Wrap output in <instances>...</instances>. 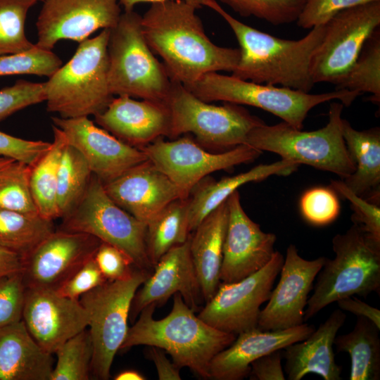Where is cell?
<instances>
[{
  "instance_id": "obj_1",
  "label": "cell",
  "mask_w": 380,
  "mask_h": 380,
  "mask_svg": "<svg viewBox=\"0 0 380 380\" xmlns=\"http://www.w3.org/2000/svg\"><path fill=\"white\" fill-rule=\"evenodd\" d=\"M196 9L183 0H167L151 4L141 15L148 44L163 59L170 78L184 86L209 72H232L240 58L239 48L220 46L210 39Z\"/></svg>"
},
{
  "instance_id": "obj_2",
  "label": "cell",
  "mask_w": 380,
  "mask_h": 380,
  "mask_svg": "<svg viewBox=\"0 0 380 380\" xmlns=\"http://www.w3.org/2000/svg\"><path fill=\"white\" fill-rule=\"evenodd\" d=\"M228 24L239 44L240 58L232 75L259 84L310 92L312 58L325 32L324 25L311 28L298 40L280 39L236 19L216 1L210 4Z\"/></svg>"
},
{
  "instance_id": "obj_3",
  "label": "cell",
  "mask_w": 380,
  "mask_h": 380,
  "mask_svg": "<svg viewBox=\"0 0 380 380\" xmlns=\"http://www.w3.org/2000/svg\"><path fill=\"white\" fill-rule=\"evenodd\" d=\"M170 312L155 319L157 307L151 304L139 313V319L129 327L120 350L137 346H156L165 350L179 367H187L203 379H209L213 357L229 346L236 335L217 329L200 319L175 293Z\"/></svg>"
},
{
  "instance_id": "obj_4",
  "label": "cell",
  "mask_w": 380,
  "mask_h": 380,
  "mask_svg": "<svg viewBox=\"0 0 380 380\" xmlns=\"http://www.w3.org/2000/svg\"><path fill=\"white\" fill-rule=\"evenodd\" d=\"M110 29L81 42L72 57L43 82L46 109L63 118L96 116L113 98L108 83Z\"/></svg>"
},
{
  "instance_id": "obj_5",
  "label": "cell",
  "mask_w": 380,
  "mask_h": 380,
  "mask_svg": "<svg viewBox=\"0 0 380 380\" xmlns=\"http://www.w3.org/2000/svg\"><path fill=\"white\" fill-rule=\"evenodd\" d=\"M334 259H325L314 291L308 298L304 321L337 300L357 295L366 297L380 289V242L353 223L332 239Z\"/></svg>"
},
{
  "instance_id": "obj_6",
  "label": "cell",
  "mask_w": 380,
  "mask_h": 380,
  "mask_svg": "<svg viewBox=\"0 0 380 380\" xmlns=\"http://www.w3.org/2000/svg\"><path fill=\"white\" fill-rule=\"evenodd\" d=\"M141 15L124 11L110 29L108 42V83L113 95L165 102L172 87L163 63L148 44Z\"/></svg>"
},
{
  "instance_id": "obj_7",
  "label": "cell",
  "mask_w": 380,
  "mask_h": 380,
  "mask_svg": "<svg viewBox=\"0 0 380 380\" xmlns=\"http://www.w3.org/2000/svg\"><path fill=\"white\" fill-rule=\"evenodd\" d=\"M343 104H330L328 123L314 131H302L285 122L274 125L265 123L248 134L245 144L261 151H270L281 158L332 172L342 179L355 170L342 134Z\"/></svg>"
},
{
  "instance_id": "obj_8",
  "label": "cell",
  "mask_w": 380,
  "mask_h": 380,
  "mask_svg": "<svg viewBox=\"0 0 380 380\" xmlns=\"http://www.w3.org/2000/svg\"><path fill=\"white\" fill-rule=\"evenodd\" d=\"M203 101H224L254 106L271 113L291 126L302 129L303 122L314 107L331 100L350 106L360 95L347 89H336L322 94L259 84L226 75L209 72L191 84L184 86Z\"/></svg>"
},
{
  "instance_id": "obj_9",
  "label": "cell",
  "mask_w": 380,
  "mask_h": 380,
  "mask_svg": "<svg viewBox=\"0 0 380 380\" xmlns=\"http://www.w3.org/2000/svg\"><path fill=\"white\" fill-rule=\"evenodd\" d=\"M165 103L170 115L169 138L192 134L200 144L224 151L245 144L248 133L265 123L241 105L203 101L176 81Z\"/></svg>"
},
{
  "instance_id": "obj_10",
  "label": "cell",
  "mask_w": 380,
  "mask_h": 380,
  "mask_svg": "<svg viewBox=\"0 0 380 380\" xmlns=\"http://www.w3.org/2000/svg\"><path fill=\"white\" fill-rule=\"evenodd\" d=\"M151 272L136 268L127 278L107 280L82 294L79 300L89 315L94 353L91 376L108 380L117 352L129 329L127 322L135 293Z\"/></svg>"
},
{
  "instance_id": "obj_11",
  "label": "cell",
  "mask_w": 380,
  "mask_h": 380,
  "mask_svg": "<svg viewBox=\"0 0 380 380\" xmlns=\"http://www.w3.org/2000/svg\"><path fill=\"white\" fill-rule=\"evenodd\" d=\"M61 219L59 229L92 235L120 249L137 268L152 272L146 244L147 225L115 203L95 175L77 207Z\"/></svg>"
},
{
  "instance_id": "obj_12",
  "label": "cell",
  "mask_w": 380,
  "mask_h": 380,
  "mask_svg": "<svg viewBox=\"0 0 380 380\" xmlns=\"http://www.w3.org/2000/svg\"><path fill=\"white\" fill-rule=\"evenodd\" d=\"M380 25V1L343 10L326 24L325 32L310 63L314 84H335L351 68Z\"/></svg>"
},
{
  "instance_id": "obj_13",
  "label": "cell",
  "mask_w": 380,
  "mask_h": 380,
  "mask_svg": "<svg viewBox=\"0 0 380 380\" xmlns=\"http://www.w3.org/2000/svg\"><path fill=\"white\" fill-rule=\"evenodd\" d=\"M139 149L178 187L184 198H187L193 188L210 173L250 163L262 153L261 151L247 144L220 153H210L188 137L172 141H165L159 137Z\"/></svg>"
},
{
  "instance_id": "obj_14",
  "label": "cell",
  "mask_w": 380,
  "mask_h": 380,
  "mask_svg": "<svg viewBox=\"0 0 380 380\" xmlns=\"http://www.w3.org/2000/svg\"><path fill=\"white\" fill-rule=\"evenodd\" d=\"M275 251L270 261L256 272L235 282H221L198 317L221 331L238 335L256 328L260 306L268 300L284 263Z\"/></svg>"
},
{
  "instance_id": "obj_15",
  "label": "cell",
  "mask_w": 380,
  "mask_h": 380,
  "mask_svg": "<svg viewBox=\"0 0 380 380\" xmlns=\"http://www.w3.org/2000/svg\"><path fill=\"white\" fill-rule=\"evenodd\" d=\"M101 243L88 234L56 229L23 258L25 288L57 291L95 255Z\"/></svg>"
},
{
  "instance_id": "obj_16",
  "label": "cell",
  "mask_w": 380,
  "mask_h": 380,
  "mask_svg": "<svg viewBox=\"0 0 380 380\" xmlns=\"http://www.w3.org/2000/svg\"><path fill=\"white\" fill-rule=\"evenodd\" d=\"M36 23L41 49L63 39L80 43L99 29H111L122 14L118 0H45Z\"/></svg>"
},
{
  "instance_id": "obj_17",
  "label": "cell",
  "mask_w": 380,
  "mask_h": 380,
  "mask_svg": "<svg viewBox=\"0 0 380 380\" xmlns=\"http://www.w3.org/2000/svg\"><path fill=\"white\" fill-rule=\"evenodd\" d=\"M325 259H304L295 245L288 246L279 282L272 290L266 306L260 310L258 329L281 330L304 323L308 295Z\"/></svg>"
},
{
  "instance_id": "obj_18",
  "label": "cell",
  "mask_w": 380,
  "mask_h": 380,
  "mask_svg": "<svg viewBox=\"0 0 380 380\" xmlns=\"http://www.w3.org/2000/svg\"><path fill=\"white\" fill-rule=\"evenodd\" d=\"M51 119L53 125L63 133L67 144L82 154L92 173L103 184L148 160L143 151L96 126L88 117Z\"/></svg>"
},
{
  "instance_id": "obj_19",
  "label": "cell",
  "mask_w": 380,
  "mask_h": 380,
  "mask_svg": "<svg viewBox=\"0 0 380 380\" xmlns=\"http://www.w3.org/2000/svg\"><path fill=\"white\" fill-rule=\"evenodd\" d=\"M228 222L223 245L221 282L238 281L272 259L277 236L263 232L244 211L236 190L227 199Z\"/></svg>"
},
{
  "instance_id": "obj_20",
  "label": "cell",
  "mask_w": 380,
  "mask_h": 380,
  "mask_svg": "<svg viewBox=\"0 0 380 380\" xmlns=\"http://www.w3.org/2000/svg\"><path fill=\"white\" fill-rule=\"evenodd\" d=\"M22 320L36 342L53 355L65 341L88 327L89 315L79 300L56 291L26 288Z\"/></svg>"
},
{
  "instance_id": "obj_21",
  "label": "cell",
  "mask_w": 380,
  "mask_h": 380,
  "mask_svg": "<svg viewBox=\"0 0 380 380\" xmlns=\"http://www.w3.org/2000/svg\"><path fill=\"white\" fill-rule=\"evenodd\" d=\"M132 299L129 319L134 322L141 310L151 304L160 306L175 293L195 312L204 301L201 287L189 248V237L184 243L166 252Z\"/></svg>"
},
{
  "instance_id": "obj_22",
  "label": "cell",
  "mask_w": 380,
  "mask_h": 380,
  "mask_svg": "<svg viewBox=\"0 0 380 380\" xmlns=\"http://www.w3.org/2000/svg\"><path fill=\"white\" fill-rule=\"evenodd\" d=\"M103 186L115 203L146 225L167 204L184 198L178 187L148 160Z\"/></svg>"
},
{
  "instance_id": "obj_23",
  "label": "cell",
  "mask_w": 380,
  "mask_h": 380,
  "mask_svg": "<svg viewBox=\"0 0 380 380\" xmlns=\"http://www.w3.org/2000/svg\"><path fill=\"white\" fill-rule=\"evenodd\" d=\"M94 117L101 127L138 148L159 137H169L170 115L163 101L118 96Z\"/></svg>"
},
{
  "instance_id": "obj_24",
  "label": "cell",
  "mask_w": 380,
  "mask_h": 380,
  "mask_svg": "<svg viewBox=\"0 0 380 380\" xmlns=\"http://www.w3.org/2000/svg\"><path fill=\"white\" fill-rule=\"evenodd\" d=\"M314 327L305 323L281 329L253 328L237 335L234 342L212 360L209 374L214 380H241L249 375L251 364L272 352L305 339Z\"/></svg>"
},
{
  "instance_id": "obj_25",
  "label": "cell",
  "mask_w": 380,
  "mask_h": 380,
  "mask_svg": "<svg viewBox=\"0 0 380 380\" xmlns=\"http://www.w3.org/2000/svg\"><path fill=\"white\" fill-rule=\"evenodd\" d=\"M346 318L343 311L336 309L305 339L284 348L288 379L300 380L308 374H316L324 380L341 379V367L335 361L333 346Z\"/></svg>"
},
{
  "instance_id": "obj_26",
  "label": "cell",
  "mask_w": 380,
  "mask_h": 380,
  "mask_svg": "<svg viewBox=\"0 0 380 380\" xmlns=\"http://www.w3.org/2000/svg\"><path fill=\"white\" fill-rule=\"evenodd\" d=\"M53 367L22 319L0 328V380H51Z\"/></svg>"
},
{
  "instance_id": "obj_27",
  "label": "cell",
  "mask_w": 380,
  "mask_h": 380,
  "mask_svg": "<svg viewBox=\"0 0 380 380\" xmlns=\"http://www.w3.org/2000/svg\"><path fill=\"white\" fill-rule=\"evenodd\" d=\"M228 222L227 201L207 215L190 234L191 259L206 303L220 281L223 245Z\"/></svg>"
},
{
  "instance_id": "obj_28",
  "label": "cell",
  "mask_w": 380,
  "mask_h": 380,
  "mask_svg": "<svg viewBox=\"0 0 380 380\" xmlns=\"http://www.w3.org/2000/svg\"><path fill=\"white\" fill-rule=\"evenodd\" d=\"M299 165L293 160L281 158L270 164L258 165L248 171L225 177L219 181L203 179L193 188L190 192L191 196L188 197L190 233L241 186L264 180L272 175H289L296 171Z\"/></svg>"
},
{
  "instance_id": "obj_29",
  "label": "cell",
  "mask_w": 380,
  "mask_h": 380,
  "mask_svg": "<svg viewBox=\"0 0 380 380\" xmlns=\"http://www.w3.org/2000/svg\"><path fill=\"white\" fill-rule=\"evenodd\" d=\"M342 134L355 164V172L343 179L354 194L379 205L380 186V129L358 131L342 120Z\"/></svg>"
},
{
  "instance_id": "obj_30",
  "label": "cell",
  "mask_w": 380,
  "mask_h": 380,
  "mask_svg": "<svg viewBox=\"0 0 380 380\" xmlns=\"http://www.w3.org/2000/svg\"><path fill=\"white\" fill-rule=\"evenodd\" d=\"M379 329L367 318L357 317L351 331L336 335L334 345L337 352L348 353L350 357V380L380 379Z\"/></svg>"
},
{
  "instance_id": "obj_31",
  "label": "cell",
  "mask_w": 380,
  "mask_h": 380,
  "mask_svg": "<svg viewBox=\"0 0 380 380\" xmlns=\"http://www.w3.org/2000/svg\"><path fill=\"white\" fill-rule=\"evenodd\" d=\"M53 141L49 150L30 165V185L38 213L54 220L60 218L57 206V180L61 155L67 142L62 131L53 125Z\"/></svg>"
},
{
  "instance_id": "obj_32",
  "label": "cell",
  "mask_w": 380,
  "mask_h": 380,
  "mask_svg": "<svg viewBox=\"0 0 380 380\" xmlns=\"http://www.w3.org/2000/svg\"><path fill=\"white\" fill-rule=\"evenodd\" d=\"M189 236L188 198L175 200L147 224L146 251L153 266L170 249L186 241Z\"/></svg>"
},
{
  "instance_id": "obj_33",
  "label": "cell",
  "mask_w": 380,
  "mask_h": 380,
  "mask_svg": "<svg viewBox=\"0 0 380 380\" xmlns=\"http://www.w3.org/2000/svg\"><path fill=\"white\" fill-rule=\"evenodd\" d=\"M55 230L53 221L39 215L0 209V248L22 258Z\"/></svg>"
},
{
  "instance_id": "obj_34",
  "label": "cell",
  "mask_w": 380,
  "mask_h": 380,
  "mask_svg": "<svg viewBox=\"0 0 380 380\" xmlns=\"http://www.w3.org/2000/svg\"><path fill=\"white\" fill-rule=\"evenodd\" d=\"M92 175L82 154L66 144L58 172L56 198L60 218L68 215L79 204L87 190Z\"/></svg>"
},
{
  "instance_id": "obj_35",
  "label": "cell",
  "mask_w": 380,
  "mask_h": 380,
  "mask_svg": "<svg viewBox=\"0 0 380 380\" xmlns=\"http://www.w3.org/2000/svg\"><path fill=\"white\" fill-rule=\"evenodd\" d=\"M336 89H347L372 94V101H380V32L376 29L365 44L348 72L335 84Z\"/></svg>"
},
{
  "instance_id": "obj_36",
  "label": "cell",
  "mask_w": 380,
  "mask_h": 380,
  "mask_svg": "<svg viewBox=\"0 0 380 380\" xmlns=\"http://www.w3.org/2000/svg\"><path fill=\"white\" fill-rule=\"evenodd\" d=\"M93 353L91 337L86 328L56 350L51 380H89Z\"/></svg>"
},
{
  "instance_id": "obj_37",
  "label": "cell",
  "mask_w": 380,
  "mask_h": 380,
  "mask_svg": "<svg viewBox=\"0 0 380 380\" xmlns=\"http://www.w3.org/2000/svg\"><path fill=\"white\" fill-rule=\"evenodd\" d=\"M30 174V165L15 160L0 167V209L39 215Z\"/></svg>"
},
{
  "instance_id": "obj_38",
  "label": "cell",
  "mask_w": 380,
  "mask_h": 380,
  "mask_svg": "<svg viewBox=\"0 0 380 380\" xmlns=\"http://www.w3.org/2000/svg\"><path fill=\"white\" fill-rule=\"evenodd\" d=\"M34 0H0V56L27 51L34 44L25 34L28 11Z\"/></svg>"
},
{
  "instance_id": "obj_39",
  "label": "cell",
  "mask_w": 380,
  "mask_h": 380,
  "mask_svg": "<svg viewBox=\"0 0 380 380\" xmlns=\"http://www.w3.org/2000/svg\"><path fill=\"white\" fill-rule=\"evenodd\" d=\"M240 15L254 16L274 25L296 21L305 0H220Z\"/></svg>"
},
{
  "instance_id": "obj_40",
  "label": "cell",
  "mask_w": 380,
  "mask_h": 380,
  "mask_svg": "<svg viewBox=\"0 0 380 380\" xmlns=\"http://www.w3.org/2000/svg\"><path fill=\"white\" fill-rule=\"evenodd\" d=\"M61 65L62 61L51 50L34 44L25 52L0 56V76L28 74L49 77Z\"/></svg>"
},
{
  "instance_id": "obj_41",
  "label": "cell",
  "mask_w": 380,
  "mask_h": 380,
  "mask_svg": "<svg viewBox=\"0 0 380 380\" xmlns=\"http://www.w3.org/2000/svg\"><path fill=\"white\" fill-rule=\"evenodd\" d=\"M299 205L303 218L315 226L330 224L340 212L338 198L331 188L308 189L301 196Z\"/></svg>"
},
{
  "instance_id": "obj_42",
  "label": "cell",
  "mask_w": 380,
  "mask_h": 380,
  "mask_svg": "<svg viewBox=\"0 0 380 380\" xmlns=\"http://www.w3.org/2000/svg\"><path fill=\"white\" fill-rule=\"evenodd\" d=\"M45 99L44 83L19 80L12 86L0 90V121Z\"/></svg>"
},
{
  "instance_id": "obj_43",
  "label": "cell",
  "mask_w": 380,
  "mask_h": 380,
  "mask_svg": "<svg viewBox=\"0 0 380 380\" xmlns=\"http://www.w3.org/2000/svg\"><path fill=\"white\" fill-rule=\"evenodd\" d=\"M331 188L350 201L353 211V222L360 225L372 239L380 242L379 205L354 194L342 180H332Z\"/></svg>"
},
{
  "instance_id": "obj_44",
  "label": "cell",
  "mask_w": 380,
  "mask_h": 380,
  "mask_svg": "<svg viewBox=\"0 0 380 380\" xmlns=\"http://www.w3.org/2000/svg\"><path fill=\"white\" fill-rule=\"evenodd\" d=\"M380 0H305L296 20L298 26L311 29L326 24L338 13L349 8Z\"/></svg>"
},
{
  "instance_id": "obj_45",
  "label": "cell",
  "mask_w": 380,
  "mask_h": 380,
  "mask_svg": "<svg viewBox=\"0 0 380 380\" xmlns=\"http://www.w3.org/2000/svg\"><path fill=\"white\" fill-rule=\"evenodd\" d=\"M25 290L21 273L0 278V328L22 319Z\"/></svg>"
},
{
  "instance_id": "obj_46",
  "label": "cell",
  "mask_w": 380,
  "mask_h": 380,
  "mask_svg": "<svg viewBox=\"0 0 380 380\" xmlns=\"http://www.w3.org/2000/svg\"><path fill=\"white\" fill-rule=\"evenodd\" d=\"M94 259L107 280L127 278L137 268L130 258L123 251L106 242L101 241Z\"/></svg>"
},
{
  "instance_id": "obj_47",
  "label": "cell",
  "mask_w": 380,
  "mask_h": 380,
  "mask_svg": "<svg viewBox=\"0 0 380 380\" xmlns=\"http://www.w3.org/2000/svg\"><path fill=\"white\" fill-rule=\"evenodd\" d=\"M51 145L44 141L27 140L0 131V156L33 165Z\"/></svg>"
},
{
  "instance_id": "obj_48",
  "label": "cell",
  "mask_w": 380,
  "mask_h": 380,
  "mask_svg": "<svg viewBox=\"0 0 380 380\" xmlns=\"http://www.w3.org/2000/svg\"><path fill=\"white\" fill-rule=\"evenodd\" d=\"M106 281L107 279L101 272L94 256L86 262L56 291L65 297L79 300L82 294Z\"/></svg>"
},
{
  "instance_id": "obj_49",
  "label": "cell",
  "mask_w": 380,
  "mask_h": 380,
  "mask_svg": "<svg viewBox=\"0 0 380 380\" xmlns=\"http://www.w3.org/2000/svg\"><path fill=\"white\" fill-rule=\"evenodd\" d=\"M250 379L284 380L281 350L259 357L251 364Z\"/></svg>"
},
{
  "instance_id": "obj_50",
  "label": "cell",
  "mask_w": 380,
  "mask_h": 380,
  "mask_svg": "<svg viewBox=\"0 0 380 380\" xmlns=\"http://www.w3.org/2000/svg\"><path fill=\"white\" fill-rule=\"evenodd\" d=\"M146 357L151 360L156 368L160 380H181L179 368L172 361L169 360L166 353L156 346H148Z\"/></svg>"
},
{
  "instance_id": "obj_51",
  "label": "cell",
  "mask_w": 380,
  "mask_h": 380,
  "mask_svg": "<svg viewBox=\"0 0 380 380\" xmlns=\"http://www.w3.org/2000/svg\"><path fill=\"white\" fill-rule=\"evenodd\" d=\"M336 303L343 311L365 317L380 329V310L378 308L353 296L340 299Z\"/></svg>"
},
{
  "instance_id": "obj_52",
  "label": "cell",
  "mask_w": 380,
  "mask_h": 380,
  "mask_svg": "<svg viewBox=\"0 0 380 380\" xmlns=\"http://www.w3.org/2000/svg\"><path fill=\"white\" fill-rule=\"evenodd\" d=\"M23 258L19 255L0 248V278L21 273Z\"/></svg>"
},
{
  "instance_id": "obj_53",
  "label": "cell",
  "mask_w": 380,
  "mask_h": 380,
  "mask_svg": "<svg viewBox=\"0 0 380 380\" xmlns=\"http://www.w3.org/2000/svg\"><path fill=\"white\" fill-rule=\"evenodd\" d=\"M167 0H118L120 5H121L124 11H133L134 6L141 3H150L154 4L161 2ZM189 4H191L196 6L197 8H201L203 6L209 7L213 0H183Z\"/></svg>"
},
{
  "instance_id": "obj_54",
  "label": "cell",
  "mask_w": 380,
  "mask_h": 380,
  "mask_svg": "<svg viewBox=\"0 0 380 380\" xmlns=\"http://www.w3.org/2000/svg\"><path fill=\"white\" fill-rule=\"evenodd\" d=\"M115 380H144L146 377L139 372L134 369H127L117 374Z\"/></svg>"
},
{
  "instance_id": "obj_55",
  "label": "cell",
  "mask_w": 380,
  "mask_h": 380,
  "mask_svg": "<svg viewBox=\"0 0 380 380\" xmlns=\"http://www.w3.org/2000/svg\"><path fill=\"white\" fill-rule=\"evenodd\" d=\"M13 159L6 158V157H0V167L3 166L4 165L8 163L11 160Z\"/></svg>"
},
{
  "instance_id": "obj_56",
  "label": "cell",
  "mask_w": 380,
  "mask_h": 380,
  "mask_svg": "<svg viewBox=\"0 0 380 380\" xmlns=\"http://www.w3.org/2000/svg\"><path fill=\"white\" fill-rule=\"evenodd\" d=\"M34 1H35L37 2V1H45V0H34Z\"/></svg>"
}]
</instances>
